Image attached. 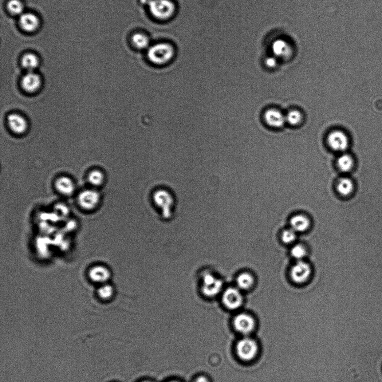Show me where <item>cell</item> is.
I'll list each match as a JSON object with an SVG mask.
<instances>
[{"label": "cell", "instance_id": "obj_1", "mask_svg": "<svg viewBox=\"0 0 382 382\" xmlns=\"http://www.w3.org/2000/svg\"><path fill=\"white\" fill-rule=\"evenodd\" d=\"M175 53V49L171 45L167 43H159L149 47L147 57L153 64L164 65L172 60Z\"/></svg>", "mask_w": 382, "mask_h": 382}, {"label": "cell", "instance_id": "obj_2", "mask_svg": "<svg viewBox=\"0 0 382 382\" xmlns=\"http://www.w3.org/2000/svg\"><path fill=\"white\" fill-rule=\"evenodd\" d=\"M147 5L153 17L160 21H167L175 13V4L171 0H148Z\"/></svg>", "mask_w": 382, "mask_h": 382}, {"label": "cell", "instance_id": "obj_3", "mask_svg": "<svg viewBox=\"0 0 382 382\" xmlns=\"http://www.w3.org/2000/svg\"><path fill=\"white\" fill-rule=\"evenodd\" d=\"M152 199L156 206L158 207L165 219L171 218L174 198L170 192L166 189L160 188L153 193Z\"/></svg>", "mask_w": 382, "mask_h": 382}, {"label": "cell", "instance_id": "obj_4", "mask_svg": "<svg viewBox=\"0 0 382 382\" xmlns=\"http://www.w3.org/2000/svg\"><path fill=\"white\" fill-rule=\"evenodd\" d=\"M238 357L241 360L249 361L258 355L259 347L257 342L253 338L246 337L240 340L236 346Z\"/></svg>", "mask_w": 382, "mask_h": 382}, {"label": "cell", "instance_id": "obj_5", "mask_svg": "<svg viewBox=\"0 0 382 382\" xmlns=\"http://www.w3.org/2000/svg\"><path fill=\"white\" fill-rule=\"evenodd\" d=\"M223 288L221 280L211 274L207 273L203 276L202 291L207 297H214L217 295Z\"/></svg>", "mask_w": 382, "mask_h": 382}, {"label": "cell", "instance_id": "obj_6", "mask_svg": "<svg viewBox=\"0 0 382 382\" xmlns=\"http://www.w3.org/2000/svg\"><path fill=\"white\" fill-rule=\"evenodd\" d=\"M327 141L330 148L337 152H345L349 145L348 137L340 130L331 132L327 138Z\"/></svg>", "mask_w": 382, "mask_h": 382}, {"label": "cell", "instance_id": "obj_7", "mask_svg": "<svg viewBox=\"0 0 382 382\" xmlns=\"http://www.w3.org/2000/svg\"><path fill=\"white\" fill-rule=\"evenodd\" d=\"M100 202V195L96 190H86L78 197V203L82 208L86 211L95 210Z\"/></svg>", "mask_w": 382, "mask_h": 382}, {"label": "cell", "instance_id": "obj_8", "mask_svg": "<svg viewBox=\"0 0 382 382\" xmlns=\"http://www.w3.org/2000/svg\"><path fill=\"white\" fill-rule=\"evenodd\" d=\"M234 325L239 332L247 335L255 330L256 323L254 318L250 315L241 313L235 318Z\"/></svg>", "mask_w": 382, "mask_h": 382}, {"label": "cell", "instance_id": "obj_9", "mask_svg": "<svg viewBox=\"0 0 382 382\" xmlns=\"http://www.w3.org/2000/svg\"><path fill=\"white\" fill-rule=\"evenodd\" d=\"M222 302L227 308L232 310L237 309L242 304V294L238 289L235 287H229L223 293Z\"/></svg>", "mask_w": 382, "mask_h": 382}, {"label": "cell", "instance_id": "obj_10", "mask_svg": "<svg viewBox=\"0 0 382 382\" xmlns=\"http://www.w3.org/2000/svg\"><path fill=\"white\" fill-rule=\"evenodd\" d=\"M310 273V266L302 260V261H298L291 268L290 275L295 282L302 283L309 279Z\"/></svg>", "mask_w": 382, "mask_h": 382}, {"label": "cell", "instance_id": "obj_11", "mask_svg": "<svg viewBox=\"0 0 382 382\" xmlns=\"http://www.w3.org/2000/svg\"><path fill=\"white\" fill-rule=\"evenodd\" d=\"M263 118L267 125L275 128H281L286 123V115L276 108L267 109Z\"/></svg>", "mask_w": 382, "mask_h": 382}, {"label": "cell", "instance_id": "obj_12", "mask_svg": "<svg viewBox=\"0 0 382 382\" xmlns=\"http://www.w3.org/2000/svg\"><path fill=\"white\" fill-rule=\"evenodd\" d=\"M7 121L11 131L19 135L24 133L28 127L26 120L18 113L10 114L7 118Z\"/></svg>", "mask_w": 382, "mask_h": 382}, {"label": "cell", "instance_id": "obj_13", "mask_svg": "<svg viewBox=\"0 0 382 382\" xmlns=\"http://www.w3.org/2000/svg\"><path fill=\"white\" fill-rule=\"evenodd\" d=\"M89 277L93 282L104 284V283H107L111 277V272L107 267L97 265L90 269L89 272Z\"/></svg>", "mask_w": 382, "mask_h": 382}, {"label": "cell", "instance_id": "obj_14", "mask_svg": "<svg viewBox=\"0 0 382 382\" xmlns=\"http://www.w3.org/2000/svg\"><path fill=\"white\" fill-rule=\"evenodd\" d=\"M42 80L39 75L32 72H29L23 77L22 81V86L25 92L33 93L40 89Z\"/></svg>", "mask_w": 382, "mask_h": 382}, {"label": "cell", "instance_id": "obj_15", "mask_svg": "<svg viewBox=\"0 0 382 382\" xmlns=\"http://www.w3.org/2000/svg\"><path fill=\"white\" fill-rule=\"evenodd\" d=\"M55 187L62 195L70 196L73 194L75 186L72 180L68 177H61L55 182Z\"/></svg>", "mask_w": 382, "mask_h": 382}, {"label": "cell", "instance_id": "obj_16", "mask_svg": "<svg viewBox=\"0 0 382 382\" xmlns=\"http://www.w3.org/2000/svg\"><path fill=\"white\" fill-rule=\"evenodd\" d=\"M20 25L24 30L33 31L37 29L39 21L37 16L33 14H23L20 18Z\"/></svg>", "mask_w": 382, "mask_h": 382}, {"label": "cell", "instance_id": "obj_17", "mask_svg": "<svg viewBox=\"0 0 382 382\" xmlns=\"http://www.w3.org/2000/svg\"><path fill=\"white\" fill-rule=\"evenodd\" d=\"M291 229L295 232H303L310 227V221L304 215H297L293 216L290 221Z\"/></svg>", "mask_w": 382, "mask_h": 382}, {"label": "cell", "instance_id": "obj_18", "mask_svg": "<svg viewBox=\"0 0 382 382\" xmlns=\"http://www.w3.org/2000/svg\"><path fill=\"white\" fill-rule=\"evenodd\" d=\"M354 188V185L353 181L349 178L343 177L337 181L336 190L342 196H349L353 192Z\"/></svg>", "mask_w": 382, "mask_h": 382}, {"label": "cell", "instance_id": "obj_19", "mask_svg": "<svg viewBox=\"0 0 382 382\" xmlns=\"http://www.w3.org/2000/svg\"><path fill=\"white\" fill-rule=\"evenodd\" d=\"M354 163L353 157L346 153H342L338 157L336 161L338 168L340 171L344 173L351 171L354 166Z\"/></svg>", "mask_w": 382, "mask_h": 382}, {"label": "cell", "instance_id": "obj_20", "mask_svg": "<svg viewBox=\"0 0 382 382\" xmlns=\"http://www.w3.org/2000/svg\"><path fill=\"white\" fill-rule=\"evenodd\" d=\"M132 41L134 46L139 50H145L149 48L150 41L147 35L137 33L133 35Z\"/></svg>", "mask_w": 382, "mask_h": 382}, {"label": "cell", "instance_id": "obj_21", "mask_svg": "<svg viewBox=\"0 0 382 382\" xmlns=\"http://www.w3.org/2000/svg\"><path fill=\"white\" fill-rule=\"evenodd\" d=\"M39 64L38 57L35 54L28 53L24 55L22 59V65L29 72H32Z\"/></svg>", "mask_w": 382, "mask_h": 382}, {"label": "cell", "instance_id": "obj_22", "mask_svg": "<svg viewBox=\"0 0 382 382\" xmlns=\"http://www.w3.org/2000/svg\"><path fill=\"white\" fill-rule=\"evenodd\" d=\"M236 282H237L239 288L242 290H247L253 286L254 279L249 274L242 273L239 275Z\"/></svg>", "mask_w": 382, "mask_h": 382}, {"label": "cell", "instance_id": "obj_23", "mask_svg": "<svg viewBox=\"0 0 382 382\" xmlns=\"http://www.w3.org/2000/svg\"><path fill=\"white\" fill-rule=\"evenodd\" d=\"M114 293L113 286L108 283L102 284L97 290V294L102 300L107 301L111 299Z\"/></svg>", "mask_w": 382, "mask_h": 382}, {"label": "cell", "instance_id": "obj_24", "mask_svg": "<svg viewBox=\"0 0 382 382\" xmlns=\"http://www.w3.org/2000/svg\"><path fill=\"white\" fill-rule=\"evenodd\" d=\"M105 177L101 171L99 170H94L89 173L88 180L90 184L94 186H100L104 183Z\"/></svg>", "mask_w": 382, "mask_h": 382}, {"label": "cell", "instance_id": "obj_25", "mask_svg": "<svg viewBox=\"0 0 382 382\" xmlns=\"http://www.w3.org/2000/svg\"><path fill=\"white\" fill-rule=\"evenodd\" d=\"M303 117L302 113L297 110L292 109L286 115V123L291 126H297L301 123Z\"/></svg>", "mask_w": 382, "mask_h": 382}, {"label": "cell", "instance_id": "obj_26", "mask_svg": "<svg viewBox=\"0 0 382 382\" xmlns=\"http://www.w3.org/2000/svg\"><path fill=\"white\" fill-rule=\"evenodd\" d=\"M7 7L11 14L16 15L23 14L24 6L19 0H11L8 3Z\"/></svg>", "mask_w": 382, "mask_h": 382}, {"label": "cell", "instance_id": "obj_27", "mask_svg": "<svg viewBox=\"0 0 382 382\" xmlns=\"http://www.w3.org/2000/svg\"><path fill=\"white\" fill-rule=\"evenodd\" d=\"M291 255L297 261H302L306 255V250L302 245H295L291 249Z\"/></svg>", "mask_w": 382, "mask_h": 382}, {"label": "cell", "instance_id": "obj_28", "mask_svg": "<svg viewBox=\"0 0 382 382\" xmlns=\"http://www.w3.org/2000/svg\"><path fill=\"white\" fill-rule=\"evenodd\" d=\"M296 233L291 228L285 230L282 235V241L286 244L293 243L296 239Z\"/></svg>", "mask_w": 382, "mask_h": 382}, {"label": "cell", "instance_id": "obj_29", "mask_svg": "<svg viewBox=\"0 0 382 382\" xmlns=\"http://www.w3.org/2000/svg\"><path fill=\"white\" fill-rule=\"evenodd\" d=\"M195 382H210L206 377L201 376L196 379Z\"/></svg>", "mask_w": 382, "mask_h": 382}, {"label": "cell", "instance_id": "obj_30", "mask_svg": "<svg viewBox=\"0 0 382 382\" xmlns=\"http://www.w3.org/2000/svg\"><path fill=\"white\" fill-rule=\"evenodd\" d=\"M177 382V381H172V382Z\"/></svg>", "mask_w": 382, "mask_h": 382}, {"label": "cell", "instance_id": "obj_31", "mask_svg": "<svg viewBox=\"0 0 382 382\" xmlns=\"http://www.w3.org/2000/svg\"><path fill=\"white\" fill-rule=\"evenodd\" d=\"M148 382V381H146V382Z\"/></svg>", "mask_w": 382, "mask_h": 382}]
</instances>
